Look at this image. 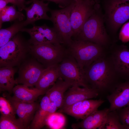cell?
<instances>
[{"label": "cell", "mask_w": 129, "mask_h": 129, "mask_svg": "<svg viewBox=\"0 0 129 129\" xmlns=\"http://www.w3.org/2000/svg\"><path fill=\"white\" fill-rule=\"evenodd\" d=\"M84 76L87 84L100 93L114 89L112 85L115 72L113 66L102 56L84 69Z\"/></svg>", "instance_id": "cell-1"}, {"label": "cell", "mask_w": 129, "mask_h": 129, "mask_svg": "<svg viewBox=\"0 0 129 129\" xmlns=\"http://www.w3.org/2000/svg\"><path fill=\"white\" fill-rule=\"evenodd\" d=\"M31 44L20 32L0 47V67H18L30 54Z\"/></svg>", "instance_id": "cell-2"}, {"label": "cell", "mask_w": 129, "mask_h": 129, "mask_svg": "<svg viewBox=\"0 0 129 129\" xmlns=\"http://www.w3.org/2000/svg\"><path fill=\"white\" fill-rule=\"evenodd\" d=\"M99 6L96 2L93 13L83 25L76 39L88 41L101 46L107 43L108 36L102 19L98 13Z\"/></svg>", "instance_id": "cell-3"}, {"label": "cell", "mask_w": 129, "mask_h": 129, "mask_svg": "<svg viewBox=\"0 0 129 129\" xmlns=\"http://www.w3.org/2000/svg\"><path fill=\"white\" fill-rule=\"evenodd\" d=\"M68 46V52L82 70L102 56L101 46L92 42L75 39Z\"/></svg>", "instance_id": "cell-4"}, {"label": "cell", "mask_w": 129, "mask_h": 129, "mask_svg": "<svg viewBox=\"0 0 129 129\" xmlns=\"http://www.w3.org/2000/svg\"><path fill=\"white\" fill-rule=\"evenodd\" d=\"M30 54L45 68L59 64L67 54L61 44L51 43L31 45Z\"/></svg>", "instance_id": "cell-5"}, {"label": "cell", "mask_w": 129, "mask_h": 129, "mask_svg": "<svg viewBox=\"0 0 129 129\" xmlns=\"http://www.w3.org/2000/svg\"><path fill=\"white\" fill-rule=\"evenodd\" d=\"M75 1L67 6L60 10H51L50 21L53 27L58 34L62 43L68 46L73 40V37L70 20V15Z\"/></svg>", "instance_id": "cell-6"}, {"label": "cell", "mask_w": 129, "mask_h": 129, "mask_svg": "<svg viewBox=\"0 0 129 129\" xmlns=\"http://www.w3.org/2000/svg\"><path fill=\"white\" fill-rule=\"evenodd\" d=\"M27 58L18 67L16 84H22L28 87L35 86L45 67L32 56Z\"/></svg>", "instance_id": "cell-7"}, {"label": "cell", "mask_w": 129, "mask_h": 129, "mask_svg": "<svg viewBox=\"0 0 129 129\" xmlns=\"http://www.w3.org/2000/svg\"><path fill=\"white\" fill-rule=\"evenodd\" d=\"M59 69L60 77L64 80L83 87L90 88L85 80L84 70L81 69L70 54L69 56L67 54L59 64Z\"/></svg>", "instance_id": "cell-8"}, {"label": "cell", "mask_w": 129, "mask_h": 129, "mask_svg": "<svg viewBox=\"0 0 129 129\" xmlns=\"http://www.w3.org/2000/svg\"><path fill=\"white\" fill-rule=\"evenodd\" d=\"M96 2L94 0L75 2L70 15L73 37L76 38L84 23L92 14Z\"/></svg>", "instance_id": "cell-9"}, {"label": "cell", "mask_w": 129, "mask_h": 129, "mask_svg": "<svg viewBox=\"0 0 129 129\" xmlns=\"http://www.w3.org/2000/svg\"><path fill=\"white\" fill-rule=\"evenodd\" d=\"M106 6L108 20L114 29L129 19V3L122 0H108Z\"/></svg>", "instance_id": "cell-10"}, {"label": "cell", "mask_w": 129, "mask_h": 129, "mask_svg": "<svg viewBox=\"0 0 129 129\" xmlns=\"http://www.w3.org/2000/svg\"><path fill=\"white\" fill-rule=\"evenodd\" d=\"M21 32L28 33L30 38L28 41L31 45L51 43L55 44L62 43L61 39L53 27H50L45 24L37 26L34 25L31 28H24Z\"/></svg>", "instance_id": "cell-11"}, {"label": "cell", "mask_w": 129, "mask_h": 129, "mask_svg": "<svg viewBox=\"0 0 129 129\" xmlns=\"http://www.w3.org/2000/svg\"><path fill=\"white\" fill-rule=\"evenodd\" d=\"M105 101L103 100H85L68 107L59 109V111L79 119H83L98 110Z\"/></svg>", "instance_id": "cell-12"}, {"label": "cell", "mask_w": 129, "mask_h": 129, "mask_svg": "<svg viewBox=\"0 0 129 129\" xmlns=\"http://www.w3.org/2000/svg\"><path fill=\"white\" fill-rule=\"evenodd\" d=\"M77 84L72 85L64 94L63 105L59 109H62L78 102L97 97L98 92L91 88L80 87Z\"/></svg>", "instance_id": "cell-13"}, {"label": "cell", "mask_w": 129, "mask_h": 129, "mask_svg": "<svg viewBox=\"0 0 129 129\" xmlns=\"http://www.w3.org/2000/svg\"><path fill=\"white\" fill-rule=\"evenodd\" d=\"M6 96L12 105L16 114L21 120L26 129L29 128L39 104L35 102L32 103L23 102L16 100L10 95Z\"/></svg>", "instance_id": "cell-14"}, {"label": "cell", "mask_w": 129, "mask_h": 129, "mask_svg": "<svg viewBox=\"0 0 129 129\" xmlns=\"http://www.w3.org/2000/svg\"><path fill=\"white\" fill-rule=\"evenodd\" d=\"M56 105L51 102L46 95L42 98L39 106L29 127L32 129H40L46 125L49 116L58 109Z\"/></svg>", "instance_id": "cell-15"}, {"label": "cell", "mask_w": 129, "mask_h": 129, "mask_svg": "<svg viewBox=\"0 0 129 129\" xmlns=\"http://www.w3.org/2000/svg\"><path fill=\"white\" fill-rule=\"evenodd\" d=\"M107 99L110 111L129 106V81L117 84Z\"/></svg>", "instance_id": "cell-16"}, {"label": "cell", "mask_w": 129, "mask_h": 129, "mask_svg": "<svg viewBox=\"0 0 129 129\" xmlns=\"http://www.w3.org/2000/svg\"><path fill=\"white\" fill-rule=\"evenodd\" d=\"M43 1H34L29 6L24 8L27 16L24 22L25 26L29 24L34 25L36 21L41 19L50 21V17L47 14V12L50 11L51 10L48 6L49 2L45 3Z\"/></svg>", "instance_id": "cell-17"}, {"label": "cell", "mask_w": 129, "mask_h": 129, "mask_svg": "<svg viewBox=\"0 0 129 129\" xmlns=\"http://www.w3.org/2000/svg\"><path fill=\"white\" fill-rule=\"evenodd\" d=\"M73 84L72 83L59 77L52 87L48 90L45 94L51 102L59 109L63 105L65 93Z\"/></svg>", "instance_id": "cell-18"}, {"label": "cell", "mask_w": 129, "mask_h": 129, "mask_svg": "<svg viewBox=\"0 0 129 129\" xmlns=\"http://www.w3.org/2000/svg\"><path fill=\"white\" fill-rule=\"evenodd\" d=\"M109 108L95 111L81 122L72 125L74 128L83 129H99L109 112Z\"/></svg>", "instance_id": "cell-19"}, {"label": "cell", "mask_w": 129, "mask_h": 129, "mask_svg": "<svg viewBox=\"0 0 129 129\" xmlns=\"http://www.w3.org/2000/svg\"><path fill=\"white\" fill-rule=\"evenodd\" d=\"M48 89L42 90L36 88H29L23 85H17L12 90V97L18 101L27 103L35 102L40 96L46 94Z\"/></svg>", "instance_id": "cell-20"}, {"label": "cell", "mask_w": 129, "mask_h": 129, "mask_svg": "<svg viewBox=\"0 0 129 129\" xmlns=\"http://www.w3.org/2000/svg\"><path fill=\"white\" fill-rule=\"evenodd\" d=\"M59 64L53 65L45 68L35 86L36 88L41 90H46L50 86L55 83L60 77Z\"/></svg>", "instance_id": "cell-21"}, {"label": "cell", "mask_w": 129, "mask_h": 129, "mask_svg": "<svg viewBox=\"0 0 129 129\" xmlns=\"http://www.w3.org/2000/svg\"><path fill=\"white\" fill-rule=\"evenodd\" d=\"M113 60V66L115 72L122 75H129V50L126 47L117 51Z\"/></svg>", "instance_id": "cell-22"}, {"label": "cell", "mask_w": 129, "mask_h": 129, "mask_svg": "<svg viewBox=\"0 0 129 129\" xmlns=\"http://www.w3.org/2000/svg\"><path fill=\"white\" fill-rule=\"evenodd\" d=\"M17 69L15 67H3L0 68V92L7 91L12 92L15 84H16L14 76Z\"/></svg>", "instance_id": "cell-23"}, {"label": "cell", "mask_w": 129, "mask_h": 129, "mask_svg": "<svg viewBox=\"0 0 129 129\" xmlns=\"http://www.w3.org/2000/svg\"><path fill=\"white\" fill-rule=\"evenodd\" d=\"M14 21L8 27L0 29V47L6 44L25 27L24 20H17Z\"/></svg>", "instance_id": "cell-24"}, {"label": "cell", "mask_w": 129, "mask_h": 129, "mask_svg": "<svg viewBox=\"0 0 129 129\" xmlns=\"http://www.w3.org/2000/svg\"><path fill=\"white\" fill-rule=\"evenodd\" d=\"M16 6H7L0 11V27L1 29L2 23L6 22H11L17 20H24L25 16L20 11L16 10Z\"/></svg>", "instance_id": "cell-25"}, {"label": "cell", "mask_w": 129, "mask_h": 129, "mask_svg": "<svg viewBox=\"0 0 129 129\" xmlns=\"http://www.w3.org/2000/svg\"><path fill=\"white\" fill-rule=\"evenodd\" d=\"M126 129L121 122L117 110L109 111L99 129Z\"/></svg>", "instance_id": "cell-26"}, {"label": "cell", "mask_w": 129, "mask_h": 129, "mask_svg": "<svg viewBox=\"0 0 129 129\" xmlns=\"http://www.w3.org/2000/svg\"><path fill=\"white\" fill-rule=\"evenodd\" d=\"M0 129H26L22 121L15 116L1 115L0 118Z\"/></svg>", "instance_id": "cell-27"}, {"label": "cell", "mask_w": 129, "mask_h": 129, "mask_svg": "<svg viewBox=\"0 0 129 129\" xmlns=\"http://www.w3.org/2000/svg\"><path fill=\"white\" fill-rule=\"evenodd\" d=\"M0 111L2 115L15 116L14 109L9 100L5 98L0 97Z\"/></svg>", "instance_id": "cell-28"}, {"label": "cell", "mask_w": 129, "mask_h": 129, "mask_svg": "<svg viewBox=\"0 0 129 129\" xmlns=\"http://www.w3.org/2000/svg\"><path fill=\"white\" fill-rule=\"evenodd\" d=\"M116 110L118 114L121 122L126 129H129V106Z\"/></svg>", "instance_id": "cell-29"}, {"label": "cell", "mask_w": 129, "mask_h": 129, "mask_svg": "<svg viewBox=\"0 0 129 129\" xmlns=\"http://www.w3.org/2000/svg\"><path fill=\"white\" fill-rule=\"evenodd\" d=\"M119 38L124 43L129 41V22L122 26L119 34Z\"/></svg>", "instance_id": "cell-30"}, {"label": "cell", "mask_w": 129, "mask_h": 129, "mask_svg": "<svg viewBox=\"0 0 129 129\" xmlns=\"http://www.w3.org/2000/svg\"><path fill=\"white\" fill-rule=\"evenodd\" d=\"M36 0H47L53 2L58 4L59 7L61 8L67 6L73 1L72 0H30L26 2L25 4H28Z\"/></svg>", "instance_id": "cell-31"}, {"label": "cell", "mask_w": 129, "mask_h": 129, "mask_svg": "<svg viewBox=\"0 0 129 129\" xmlns=\"http://www.w3.org/2000/svg\"><path fill=\"white\" fill-rule=\"evenodd\" d=\"M9 3L5 0H0V11L4 9Z\"/></svg>", "instance_id": "cell-32"}, {"label": "cell", "mask_w": 129, "mask_h": 129, "mask_svg": "<svg viewBox=\"0 0 129 129\" xmlns=\"http://www.w3.org/2000/svg\"><path fill=\"white\" fill-rule=\"evenodd\" d=\"M9 3L12 4L13 5L16 6L17 7L18 6V3L17 0H5Z\"/></svg>", "instance_id": "cell-33"}, {"label": "cell", "mask_w": 129, "mask_h": 129, "mask_svg": "<svg viewBox=\"0 0 129 129\" xmlns=\"http://www.w3.org/2000/svg\"><path fill=\"white\" fill-rule=\"evenodd\" d=\"M72 0L73 1H74L76 2H79V1H80L81 0Z\"/></svg>", "instance_id": "cell-34"}]
</instances>
